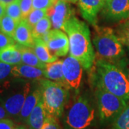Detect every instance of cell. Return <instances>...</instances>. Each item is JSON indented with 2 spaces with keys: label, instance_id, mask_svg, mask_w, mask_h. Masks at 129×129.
I'll use <instances>...</instances> for the list:
<instances>
[{
  "label": "cell",
  "instance_id": "cell-37",
  "mask_svg": "<svg viewBox=\"0 0 129 129\" xmlns=\"http://www.w3.org/2000/svg\"><path fill=\"white\" fill-rule=\"evenodd\" d=\"M61 1H64V2H70V3H73L75 4L78 2V0H61Z\"/></svg>",
  "mask_w": 129,
  "mask_h": 129
},
{
  "label": "cell",
  "instance_id": "cell-1",
  "mask_svg": "<svg viewBox=\"0 0 129 129\" xmlns=\"http://www.w3.org/2000/svg\"><path fill=\"white\" fill-rule=\"evenodd\" d=\"M62 30L68 37L70 55L78 60L84 69L92 68L95 61V53L88 24L73 16L64 24Z\"/></svg>",
  "mask_w": 129,
  "mask_h": 129
},
{
  "label": "cell",
  "instance_id": "cell-29",
  "mask_svg": "<svg viewBox=\"0 0 129 129\" xmlns=\"http://www.w3.org/2000/svg\"><path fill=\"white\" fill-rule=\"evenodd\" d=\"M19 5L22 11V19H26L29 14L33 9L32 0H19Z\"/></svg>",
  "mask_w": 129,
  "mask_h": 129
},
{
  "label": "cell",
  "instance_id": "cell-3",
  "mask_svg": "<svg viewBox=\"0 0 129 129\" xmlns=\"http://www.w3.org/2000/svg\"><path fill=\"white\" fill-rule=\"evenodd\" d=\"M93 37V45L98 59L106 61L120 60L124 55L123 44L110 27H100L95 26Z\"/></svg>",
  "mask_w": 129,
  "mask_h": 129
},
{
  "label": "cell",
  "instance_id": "cell-34",
  "mask_svg": "<svg viewBox=\"0 0 129 129\" xmlns=\"http://www.w3.org/2000/svg\"><path fill=\"white\" fill-rule=\"evenodd\" d=\"M9 117V114L7 113V111L5 110L3 105L0 103V120L5 119V118H8Z\"/></svg>",
  "mask_w": 129,
  "mask_h": 129
},
{
  "label": "cell",
  "instance_id": "cell-21",
  "mask_svg": "<svg viewBox=\"0 0 129 129\" xmlns=\"http://www.w3.org/2000/svg\"><path fill=\"white\" fill-rule=\"evenodd\" d=\"M52 27L50 18L48 15L42 18L32 28V35L34 38L43 39L50 31Z\"/></svg>",
  "mask_w": 129,
  "mask_h": 129
},
{
  "label": "cell",
  "instance_id": "cell-30",
  "mask_svg": "<svg viewBox=\"0 0 129 129\" xmlns=\"http://www.w3.org/2000/svg\"><path fill=\"white\" fill-rule=\"evenodd\" d=\"M13 65L7 64L0 61V82L5 80L12 75V70Z\"/></svg>",
  "mask_w": 129,
  "mask_h": 129
},
{
  "label": "cell",
  "instance_id": "cell-27",
  "mask_svg": "<svg viewBox=\"0 0 129 129\" xmlns=\"http://www.w3.org/2000/svg\"><path fill=\"white\" fill-rule=\"evenodd\" d=\"M41 129H62L58 121V118L47 114L45 123Z\"/></svg>",
  "mask_w": 129,
  "mask_h": 129
},
{
  "label": "cell",
  "instance_id": "cell-18",
  "mask_svg": "<svg viewBox=\"0 0 129 129\" xmlns=\"http://www.w3.org/2000/svg\"><path fill=\"white\" fill-rule=\"evenodd\" d=\"M0 61L11 65L22 64V53L17 45H13L0 50Z\"/></svg>",
  "mask_w": 129,
  "mask_h": 129
},
{
  "label": "cell",
  "instance_id": "cell-12",
  "mask_svg": "<svg viewBox=\"0 0 129 129\" xmlns=\"http://www.w3.org/2000/svg\"><path fill=\"white\" fill-rule=\"evenodd\" d=\"M105 0H78V5L83 17L92 26H97V17L103 9Z\"/></svg>",
  "mask_w": 129,
  "mask_h": 129
},
{
  "label": "cell",
  "instance_id": "cell-14",
  "mask_svg": "<svg viewBox=\"0 0 129 129\" xmlns=\"http://www.w3.org/2000/svg\"><path fill=\"white\" fill-rule=\"evenodd\" d=\"M12 75L17 78L38 80L45 78V69L24 64L14 65L12 70Z\"/></svg>",
  "mask_w": 129,
  "mask_h": 129
},
{
  "label": "cell",
  "instance_id": "cell-19",
  "mask_svg": "<svg viewBox=\"0 0 129 129\" xmlns=\"http://www.w3.org/2000/svg\"><path fill=\"white\" fill-rule=\"evenodd\" d=\"M17 46L22 53V64L30 65V66L35 67L40 69H45L47 64L42 62L41 60L37 57L32 47L22 46L19 44H17Z\"/></svg>",
  "mask_w": 129,
  "mask_h": 129
},
{
  "label": "cell",
  "instance_id": "cell-11",
  "mask_svg": "<svg viewBox=\"0 0 129 129\" xmlns=\"http://www.w3.org/2000/svg\"><path fill=\"white\" fill-rule=\"evenodd\" d=\"M102 14L110 20L120 21L129 18V0H106Z\"/></svg>",
  "mask_w": 129,
  "mask_h": 129
},
{
  "label": "cell",
  "instance_id": "cell-33",
  "mask_svg": "<svg viewBox=\"0 0 129 129\" xmlns=\"http://www.w3.org/2000/svg\"><path fill=\"white\" fill-rule=\"evenodd\" d=\"M116 65L118 66L120 69L124 72V73L126 75V76L129 79V60L120 59L117 61Z\"/></svg>",
  "mask_w": 129,
  "mask_h": 129
},
{
  "label": "cell",
  "instance_id": "cell-24",
  "mask_svg": "<svg viewBox=\"0 0 129 129\" xmlns=\"http://www.w3.org/2000/svg\"><path fill=\"white\" fill-rule=\"evenodd\" d=\"M116 34L121 43L129 47V18L123 20L118 25Z\"/></svg>",
  "mask_w": 129,
  "mask_h": 129
},
{
  "label": "cell",
  "instance_id": "cell-40",
  "mask_svg": "<svg viewBox=\"0 0 129 129\" xmlns=\"http://www.w3.org/2000/svg\"><path fill=\"white\" fill-rule=\"evenodd\" d=\"M105 1H106V0H105Z\"/></svg>",
  "mask_w": 129,
  "mask_h": 129
},
{
  "label": "cell",
  "instance_id": "cell-28",
  "mask_svg": "<svg viewBox=\"0 0 129 129\" xmlns=\"http://www.w3.org/2000/svg\"><path fill=\"white\" fill-rule=\"evenodd\" d=\"M57 0H32L33 9H49Z\"/></svg>",
  "mask_w": 129,
  "mask_h": 129
},
{
  "label": "cell",
  "instance_id": "cell-5",
  "mask_svg": "<svg viewBox=\"0 0 129 129\" xmlns=\"http://www.w3.org/2000/svg\"><path fill=\"white\" fill-rule=\"evenodd\" d=\"M42 100L47 114L60 118L68 99L69 88L50 80H40Z\"/></svg>",
  "mask_w": 129,
  "mask_h": 129
},
{
  "label": "cell",
  "instance_id": "cell-13",
  "mask_svg": "<svg viewBox=\"0 0 129 129\" xmlns=\"http://www.w3.org/2000/svg\"><path fill=\"white\" fill-rule=\"evenodd\" d=\"M13 38L15 42L20 45L33 47L35 38L32 35V29L27 22L26 19H22L19 22Z\"/></svg>",
  "mask_w": 129,
  "mask_h": 129
},
{
  "label": "cell",
  "instance_id": "cell-4",
  "mask_svg": "<svg viewBox=\"0 0 129 129\" xmlns=\"http://www.w3.org/2000/svg\"><path fill=\"white\" fill-rule=\"evenodd\" d=\"M95 118V110L88 97L77 96L66 113L64 123L68 129H88Z\"/></svg>",
  "mask_w": 129,
  "mask_h": 129
},
{
  "label": "cell",
  "instance_id": "cell-8",
  "mask_svg": "<svg viewBox=\"0 0 129 129\" xmlns=\"http://www.w3.org/2000/svg\"><path fill=\"white\" fill-rule=\"evenodd\" d=\"M83 65L73 56H68L62 60V72L64 81L69 89L78 90L83 77Z\"/></svg>",
  "mask_w": 129,
  "mask_h": 129
},
{
  "label": "cell",
  "instance_id": "cell-26",
  "mask_svg": "<svg viewBox=\"0 0 129 129\" xmlns=\"http://www.w3.org/2000/svg\"><path fill=\"white\" fill-rule=\"evenodd\" d=\"M47 10L48 9H32L31 12L27 16V17L26 18L27 22L29 24V25L32 29L40 20L46 17L47 15Z\"/></svg>",
  "mask_w": 129,
  "mask_h": 129
},
{
  "label": "cell",
  "instance_id": "cell-22",
  "mask_svg": "<svg viewBox=\"0 0 129 129\" xmlns=\"http://www.w3.org/2000/svg\"><path fill=\"white\" fill-rule=\"evenodd\" d=\"M112 129H129V105L114 118Z\"/></svg>",
  "mask_w": 129,
  "mask_h": 129
},
{
  "label": "cell",
  "instance_id": "cell-31",
  "mask_svg": "<svg viewBox=\"0 0 129 129\" xmlns=\"http://www.w3.org/2000/svg\"><path fill=\"white\" fill-rule=\"evenodd\" d=\"M13 45H15L14 38L0 31V50Z\"/></svg>",
  "mask_w": 129,
  "mask_h": 129
},
{
  "label": "cell",
  "instance_id": "cell-39",
  "mask_svg": "<svg viewBox=\"0 0 129 129\" xmlns=\"http://www.w3.org/2000/svg\"><path fill=\"white\" fill-rule=\"evenodd\" d=\"M22 129H26V128H24H24H22ZM29 129H31V128H29Z\"/></svg>",
  "mask_w": 129,
  "mask_h": 129
},
{
  "label": "cell",
  "instance_id": "cell-15",
  "mask_svg": "<svg viewBox=\"0 0 129 129\" xmlns=\"http://www.w3.org/2000/svg\"><path fill=\"white\" fill-rule=\"evenodd\" d=\"M47 113L45 108V105L42 100L41 99L37 103L35 108L32 110V113L28 117L27 123L31 129H41L42 125L46 119Z\"/></svg>",
  "mask_w": 129,
  "mask_h": 129
},
{
  "label": "cell",
  "instance_id": "cell-23",
  "mask_svg": "<svg viewBox=\"0 0 129 129\" xmlns=\"http://www.w3.org/2000/svg\"><path fill=\"white\" fill-rule=\"evenodd\" d=\"M19 22L15 21L14 19L5 14L1 19V31L11 37H14L15 29L17 27Z\"/></svg>",
  "mask_w": 129,
  "mask_h": 129
},
{
  "label": "cell",
  "instance_id": "cell-20",
  "mask_svg": "<svg viewBox=\"0 0 129 129\" xmlns=\"http://www.w3.org/2000/svg\"><path fill=\"white\" fill-rule=\"evenodd\" d=\"M32 49L37 57L44 63H50L57 60V57L51 54L45 42L42 39L35 38V44Z\"/></svg>",
  "mask_w": 129,
  "mask_h": 129
},
{
  "label": "cell",
  "instance_id": "cell-7",
  "mask_svg": "<svg viewBox=\"0 0 129 129\" xmlns=\"http://www.w3.org/2000/svg\"><path fill=\"white\" fill-rule=\"evenodd\" d=\"M7 89L9 91L0 99V103L3 105L9 117L17 118L25 99L31 91V85L29 83H22L12 90L10 87Z\"/></svg>",
  "mask_w": 129,
  "mask_h": 129
},
{
  "label": "cell",
  "instance_id": "cell-17",
  "mask_svg": "<svg viewBox=\"0 0 129 129\" xmlns=\"http://www.w3.org/2000/svg\"><path fill=\"white\" fill-rule=\"evenodd\" d=\"M45 78L47 80L60 83L68 88L64 81L62 72V60H57L53 62L47 63L45 69Z\"/></svg>",
  "mask_w": 129,
  "mask_h": 129
},
{
  "label": "cell",
  "instance_id": "cell-6",
  "mask_svg": "<svg viewBox=\"0 0 129 129\" xmlns=\"http://www.w3.org/2000/svg\"><path fill=\"white\" fill-rule=\"evenodd\" d=\"M95 95L99 117L103 122L115 118L127 106L126 101L102 88H96Z\"/></svg>",
  "mask_w": 129,
  "mask_h": 129
},
{
  "label": "cell",
  "instance_id": "cell-25",
  "mask_svg": "<svg viewBox=\"0 0 129 129\" xmlns=\"http://www.w3.org/2000/svg\"><path fill=\"white\" fill-rule=\"evenodd\" d=\"M6 14L19 22L22 20V11L19 5V0H15L11 4L6 6Z\"/></svg>",
  "mask_w": 129,
  "mask_h": 129
},
{
  "label": "cell",
  "instance_id": "cell-32",
  "mask_svg": "<svg viewBox=\"0 0 129 129\" xmlns=\"http://www.w3.org/2000/svg\"><path fill=\"white\" fill-rule=\"evenodd\" d=\"M23 126H19L14 123L13 120L9 118L0 120V129H22Z\"/></svg>",
  "mask_w": 129,
  "mask_h": 129
},
{
  "label": "cell",
  "instance_id": "cell-36",
  "mask_svg": "<svg viewBox=\"0 0 129 129\" xmlns=\"http://www.w3.org/2000/svg\"><path fill=\"white\" fill-rule=\"evenodd\" d=\"M15 0H0V3H2V5H4L6 7L9 4H11L12 2H13Z\"/></svg>",
  "mask_w": 129,
  "mask_h": 129
},
{
  "label": "cell",
  "instance_id": "cell-10",
  "mask_svg": "<svg viewBox=\"0 0 129 129\" xmlns=\"http://www.w3.org/2000/svg\"><path fill=\"white\" fill-rule=\"evenodd\" d=\"M53 29H62L64 24L74 16V9L69 2L57 0L50 9L47 10Z\"/></svg>",
  "mask_w": 129,
  "mask_h": 129
},
{
  "label": "cell",
  "instance_id": "cell-35",
  "mask_svg": "<svg viewBox=\"0 0 129 129\" xmlns=\"http://www.w3.org/2000/svg\"><path fill=\"white\" fill-rule=\"evenodd\" d=\"M6 14V7L0 3V19H2Z\"/></svg>",
  "mask_w": 129,
  "mask_h": 129
},
{
  "label": "cell",
  "instance_id": "cell-16",
  "mask_svg": "<svg viewBox=\"0 0 129 129\" xmlns=\"http://www.w3.org/2000/svg\"><path fill=\"white\" fill-rule=\"evenodd\" d=\"M42 91L40 88H37L29 93L25 99L22 108L19 115L17 117V120L22 122H27L28 117L32 113V110L35 108L37 103L41 99Z\"/></svg>",
  "mask_w": 129,
  "mask_h": 129
},
{
  "label": "cell",
  "instance_id": "cell-2",
  "mask_svg": "<svg viewBox=\"0 0 129 129\" xmlns=\"http://www.w3.org/2000/svg\"><path fill=\"white\" fill-rule=\"evenodd\" d=\"M92 83L125 101H129V79L118 66L111 62L98 59L93 64Z\"/></svg>",
  "mask_w": 129,
  "mask_h": 129
},
{
  "label": "cell",
  "instance_id": "cell-38",
  "mask_svg": "<svg viewBox=\"0 0 129 129\" xmlns=\"http://www.w3.org/2000/svg\"><path fill=\"white\" fill-rule=\"evenodd\" d=\"M0 30H1V19H0Z\"/></svg>",
  "mask_w": 129,
  "mask_h": 129
},
{
  "label": "cell",
  "instance_id": "cell-9",
  "mask_svg": "<svg viewBox=\"0 0 129 129\" xmlns=\"http://www.w3.org/2000/svg\"><path fill=\"white\" fill-rule=\"evenodd\" d=\"M52 55L56 57H64L69 52V40L66 33L62 29H53L43 39Z\"/></svg>",
  "mask_w": 129,
  "mask_h": 129
}]
</instances>
